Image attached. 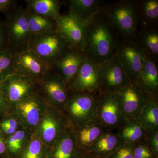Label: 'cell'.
Here are the masks:
<instances>
[{
	"mask_svg": "<svg viewBox=\"0 0 158 158\" xmlns=\"http://www.w3.org/2000/svg\"><path fill=\"white\" fill-rule=\"evenodd\" d=\"M69 125L63 111L49 105L33 133L50 148Z\"/></svg>",
	"mask_w": 158,
	"mask_h": 158,
	"instance_id": "52a82bcc",
	"label": "cell"
},
{
	"mask_svg": "<svg viewBox=\"0 0 158 158\" xmlns=\"http://www.w3.org/2000/svg\"><path fill=\"white\" fill-rule=\"evenodd\" d=\"M56 23L57 31L62 37L72 47L83 52L87 24L69 13L61 15Z\"/></svg>",
	"mask_w": 158,
	"mask_h": 158,
	"instance_id": "9a60e30c",
	"label": "cell"
},
{
	"mask_svg": "<svg viewBox=\"0 0 158 158\" xmlns=\"http://www.w3.org/2000/svg\"><path fill=\"white\" fill-rule=\"evenodd\" d=\"M7 156L6 138L0 131V157Z\"/></svg>",
	"mask_w": 158,
	"mask_h": 158,
	"instance_id": "f35d334b",
	"label": "cell"
},
{
	"mask_svg": "<svg viewBox=\"0 0 158 158\" xmlns=\"http://www.w3.org/2000/svg\"><path fill=\"white\" fill-rule=\"evenodd\" d=\"M134 145L121 143L112 153L105 158H133Z\"/></svg>",
	"mask_w": 158,
	"mask_h": 158,
	"instance_id": "836d02e7",
	"label": "cell"
},
{
	"mask_svg": "<svg viewBox=\"0 0 158 158\" xmlns=\"http://www.w3.org/2000/svg\"><path fill=\"white\" fill-rule=\"evenodd\" d=\"M23 127L20 119L12 110H9L0 118V131L6 139Z\"/></svg>",
	"mask_w": 158,
	"mask_h": 158,
	"instance_id": "4dcf8cb0",
	"label": "cell"
},
{
	"mask_svg": "<svg viewBox=\"0 0 158 158\" xmlns=\"http://www.w3.org/2000/svg\"><path fill=\"white\" fill-rule=\"evenodd\" d=\"M25 10L26 16L32 35L57 30L56 21L35 13L27 7Z\"/></svg>",
	"mask_w": 158,
	"mask_h": 158,
	"instance_id": "4316f807",
	"label": "cell"
},
{
	"mask_svg": "<svg viewBox=\"0 0 158 158\" xmlns=\"http://www.w3.org/2000/svg\"><path fill=\"white\" fill-rule=\"evenodd\" d=\"M85 59L82 51L72 48L54 63L52 68L65 82L69 88Z\"/></svg>",
	"mask_w": 158,
	"mask_h": 158,
	"instance_id": "e0dca14e",
	"label": "cell"
},
{
	"mask_svg": "<svg viewBox=\"0 0 158 158\" xmlns=\"http://www.w3.org/2000/svg\"><path fill=\"white\" fill-rule=\"evenodd\" d=\"M38 90L50 106L63 110L69 97V90L52 68L38 82Z\"/></svg>",
	"mask_w": 158,
	"mask_h": 158,
	"instance_id": "30bf717a",
	"label": "cell"
},
{
	"mask_svg": "<svg viewBox=\"0 0 158 158\" xmlns=\"http://www.w3.org/2000/svg\"><path fill=\"white\" fill-rule=\"evenodd\" d=\"M8 48L13 52L20 50L28 45L32 34L26 14L25 9L16 6L6 14Z\"/></svg>",
	"mask_w": 158,
	"mask_h": 158,
	"instance_id": "5b68a950",
	"label": "cell"
},
{
	"mask_svg": "<svg viewBox=\"0 0 158 158\" xmlns=\"http://www.w3.org/2000/svg\"><path fill=\"white\" fill-rule=\"evenodd\" d=\"M98 92H77L69 90L68 100L62 111L75 130L84 127L97 119Z\"/></svg>",
	"mask_w": 158,
	"mask_h": 158,
	"instance_id": "3957f363",
	"label": "cell"
},
{
	"mask_svg": "<svg viewBox=\"0 0 158 158\" xmlns=\"http://www.w3.org/2000/svg\"><path fill=\"white\" fill-rule=\"evenodd\" d=\"M14 52L9 48L0 50V83L13 74Z\"/></svg>",
	"mask_w": 158,
	"mask_h": 158,
	"instance_id": "1f68e13d",
	"label": "cell"
},
{
	"mask_svg": "<svg viewBox=\"0 0 158 158\" xmlns=\"http://www.w3.org/2000/svg\"><path fill=\"white\" fill-rule=\"evenodd\" d=\"M157 156L158 155L148 146L144 140L134 145L133 158H156Z\"/></svg>",
	"mask_w": 158,
	"mask_h": 158,
	"instance_id": "d6a6232c",
	"label": "cell"
},
{
	"mask_svg": "<svg viewBox=\"0 0 158 158\" xmlns=\"http://www.w3.org/2000/svg\"><path fill=\"white\" fill-rule=\"evenodd\" d=\"M102 11L121 41L135 43L140 26L137 1L122 0L106 3Z\"/></svg>",
	"mask_w": 158,
	"mask_h": 158,
	"instance_id": "7a4b0ae2",
	"label": "cell"
},
{
	"mask_svg": "<svg viewBox=\"0 0 158 158\" xmlns=\"http://www.w3.org/2000/svg\"><path fill=\"white\" fill-rule=\"evenodd\" d=\"M147 133L136 119H125L118 129L121 143L134 144L144 141Z\"/></svg>",
	"mask_w": 158,
	"mask_h": 158,
	"instance_id": "cb8c5ba5",
	"label": "cell"
},
{
	"mask_svg": "<svg viewBox=\"0 0 158 158\" xmlns=\"http://www.w3.org/2000/svg\"><path fill=\"white\" fill-rule=\"evenodd\" d=\"M49 105L38 90L10 110L18 116L24 127L34 132Z\"/></svg>",
	"mask_w": 158,
	"mask_h": 158,
	"instance_id": "ba28073f",
	"label": "cell"
},
{
	"mask_svg": "<svg viewBox=\"0 0 158 158\" xmlns=\"http://www.w3.org/2000/svg\"><path fill=\"white\" fill-rule=\"evenodd\" d=\"M140 27L156 24L158 20V0L137 1Z\"/></svg>",
	"mask_w": 158,
	"mask_h": 158,
	"instance_id": "f1b7e54d",
	"label": "cell"
},
{
	"mask_svg": "<svg viewBox=\"0 0 158 158\" xmlns=\"http://www.w3.org/2000/svg\"><path fill=\"white\" fill-rule=\"evenodd\" d=\"M136 119L147 132L158 131V98L150 99Z\"/></svg>",
	"mask_w": 158,
	"mask_h": 158,
	"instance_id": "484cf974",
	"label": "cell"
},
{
	"mask_svg": "<svg viewBox=\"0 0 158 158\" xmlns=\"http://www.w3.org/2000/svg\"><path fill=\"white\" fill-rule=\"evenodd\" d=\"M83 153L77 144L75 130L70 125L49 148L47 158H80Z\"/></svg>",
	"mask_w": 158,
	"mask_h": 158,
	"instance_id": "ac0fdd59",
	"label": "cell"
},
{
	"mask_svg": "<svg viewBox=\"0 0 158 158\" xmlns=\"http://www.w3.org/2000/svg\"><path fill=\"white\" fill-rule=\"evenodd\" d=\"M130 82L116 55L101 65V86L99 92H119Z\"/></svg>",
	"mask_w": 158,
	"mask_h": 158,
	"instance_id": "5bb4252c",
	"label": "cell"
},
{
	"mask_svg": "<svg viewBox=\"0 0 158 158\" xmlns=\"http://www.w3.org/2000/svg\"><path fill=\"white\" fill-rule=\"evenodd\" d=\"M80 158H95L89 155L88 154L86 153L83 152L82 154V156H81Z\"/></svg>",
	"mask_w": 158,
	"mask_h": 158,
	"instance_id": "ab89813d",
	"label": "cell"
},
{
	"mask_svg": "<svg viewBox=\"0 0 158 158\" xmlns=\"http://www.w3.org/2000/svg\"><path fill=\"white\" fill-rule=\"evenodd\" d=\"M8 48L7 29L5 22L0 19V50Z\"/></svg>",
	"mask_w": 158,
	"mask_h": 158,
	"instance_id": "d590c367",
	"label": "cell"
},
{
	"mask_svg": "<svg viewBox=\"0 0 158 158\" xmlns=\"http://www.w3.org/2000/svg\"><path fill=\"white\" fill-rule=\"evenodd\" d=\"M125 119H137L150 97L133 82H130L118 92Z\"/></svg>",
	"mask_w": 158,
	"mask_h": 158,
	"instance_id": "2e32d148",
	"label": "cell"
},
{
	"mask_svg": "<svg viewBox=\"0 0 158 158\" xmlns=\"http://www.w3.org/2000/svg\"><path fill=\"white\" fill-rule=\"evenodd\" d=\"M156 158H158V156L156 157Z\"/></svg>",
	"mask_w": 158,
	"mask_h": 158,
	"instance_id": "b9f144b4",
	"label": "cell"
},
{
	"mask_svg": "<svg viewBox=\"0 0 158 158\" xmlns=\"http://www.w3.org/2000/svg\"><path fill=\"white\" fill-rule=\"evenodd\" d=\"M67 2L69 13L86 24L102 11L106 3L100 0H69Z\"/></svg>",
	"mask_w": 158,
	"mask_h": 158,
	"instance_id": "44dd1931",
	"label": "cell"
},
{
	"mask_svg": "<svg viewBox=\"0 0 158 158\" xmlns=\"http://www.w3.org/2000/svg\"><path fill=\"white\" fill-rule=\"evenodd\" d=\"M17 6L16 1L0 0V12H3L6 14Z\"/></svg>",
	"mask_w": 158,
	"mask_h": 158,
	"instance_id": "8d00e7d4",
	"label": "cell"
},
{
	"mask_svg": "<svg viewBox=\"0 0 158 158\" xmlns=\"http://www.w3.org/2000/svg\"><path fill=\"white\" fill-rule=\"evenodd\" d=\"M120 41L102 11L87 23L83 54L86 59L101 65L116 54Z\"/></svg>",
	"mask_w": 158,
	"mask_h": 158,
	"instance_id": "6da1fadb",
	"label": "cell"
},
{
	"mask_svg": "<svg viewBox=\"0 0 158 158\" xmlns=\"http://www.w3.org/2000/svg\"><path fill=\"white\" fill-rule=\"evenodd\" d=\"M115 55L130 81L135 83L146 54L135 43L121 41Z\"/></svg>",
	"mask_w": 158,
	"mask_h": 158,
	"instance_id": "7c38bea8",
	"label": "cell"
},
{
	"mask_svg": "<svg viewBox=\"0 0 158 158\" xmlns=\"http://www.w3.org/2000/svg\"><path fill=\"white\" fill-rule=\"evenodd\" d=\"M38 88V83L34 79L13 74L0 83V89L5 94L12 109L27 98Z\"/></svg>",
	"mask_w": 158,
	"mask_h": 158,
	"instance_id": "8fae6325",
	"label": "cell"
},
{
	"mask_svg": "<svg viewBox=\"0 0 158 158\" xmlns=\"http://www.w3.org/2000/svg\"><path fill=\"white\" fill-rule=\"evenodd\" d=\"M150 97L158 98V68L156 58L146 56L135 82Z\"/></svg>",
	"mask_w": 158,
	"mask_h": 158,
	"instance_id": "d6986e66",
	"label": "cell"
},
{
	"mask_svg": "<svg viewBox=\"0 0 158 158\" xmlns=\"http://www.w3.org/2000/svg\"><path fill=\"white\" fill-rule=\"evenodd\" d=\"M49 148L33 133L25 147L15 158H47Z\"/></svg>",
	"mask_w": 158,
	"mask_h": 158,
	"instance_id": "f546056e",
	"label": "cell"
},
{
	"mask_svg": "<svg viewBox=\"0 0 158 158\" xmlns=\"http://www.w3.org/2000/svg\"><path fill=\"white\" fill-rule=\"evenodd\" d=\"M144 141L150 149L158 155V131L147 132Z\"/></svg>",
	"mask_w": 158,
	"mask_h": 158,
	"instance_id": "e575fe53",
	"label": "cell"
},
{
	"mask_svg": "<svg viewBox=\"0 0 158 158\" xmlns=\"http://www.w3.org/2000/svg\"><path fill=\"white\" fill-rule=\"evenodd\" d=\"M156 25V24H155ZM141 26L138 31L135 43L146 56L157 58L158 31L155 25Z\"/></svg>",
	"mask_w": 158,
	"mask_h": 158,
	"instance_id": "603a6c76",
	"label": "cell"
},
{
	"mask_svg": "<svg viewBox=\"0 0 158 158\" xmlns=\"http://www.w3.org/2000/svg\"><path fill=\"white\" fill-rule=\"evenodd\" d=\"M107 131L97 119L84 127L75 130L78 146L83 152H85L103 133Z\"/></svg>",
	"mask_w": 158,
	"mask_h": 158,
	"instance_id": "7402d4cb",
	"label": "cell"
},
{
	"mask_svg": "<svg viewBox=\"0 0 158 158\" xmlns=\"http://www.w3.org/2000/svg\"><path fill=\"white\" fill-rule=\"evenodd\" d=\"M32 134L31 130L23 127L6 138L7 156L12 158H16L25 147Z\"/></svg>",
	"mask_w": 158,
	"mask_h": 158,
	"instance_id": "83f0119b",
	"label": "cell"
},
{
	"mask_svg": "<svg viewBox=\"0 0 158 158\" xmlns=\"http://www.w3.org/2000/svg\"><path fill=\"white\" fill-rule=\"evenodd\" d=\"M97 119L109 131L118 130L125 119L118 92L98 93Z\"/></svg>",
	"mask_w": 158,
	"mask_h": 158,
	"instance_id": "8992f818",
	"label": "cell"
},
{
	"mask_svg": "<svg viewBox=\"0 0 158 158\" xmlns=\"http://www.w3.org/2000/svg\"><path fill=\"white\" fill-rule=\"evenodd\" d=\"M27 47L52 67L73 48L57 30L32 35Z\"/></svg>",
	"mask_w": 158,
	"mask_h": 158,
	"instance_id": "277c9868",
	"label": "cell"
},
{
	"mask_svg": "<svg viewBox=\"0 0 158 158\" xmlns=\"http://www.w3.org/2000/svg\"><path fill=\"white\" fill-rule=\"evenodd\" d=\"M121 143L118 130L107 131L103 133L85 152L95 158H105Z\"/></svg>",
	"mask_w": 158,
	"mask_h": 158,
	"instance_id": "ffe728a7",
	"label": "cell"
},
{
	"mask_svg": "<svg viewBox=\"0 0 158 158\" xmlns=\"http://www.w3.org/2000/svg\"><path fill=\"white\" fill-rule=\"evenodd\" d=\"M9 106L5 94L0 89V118L9 111Z\"/></svg>",
	"mask_w": 158,
	"mask_h": 158,
	"instance_id": "74e56055",
	"label": "cell"
},
{
	"mask_svg": "<svg viewBox=\"0 0 158 158\" xmlns=\"http://www.w3.org/2000/svg\"><path fill=\"white\" fill-rule=\"evenodd\" d=\"M52 68L28 47L14 52L13 60L14 74L28 77L38 83Z\"/></svg>",
	"mask_w": 158,
	"mask_h": 158,
	"instance_id": "9c48e42d",
	"label": "cell"
},
{
	"mask_svg": "<svg viewBox=\"0 0 158 158\" xmlns=\"http://www.w3.org/2000/svg\"><path fill=\"white\" fill-rule=\"evenodd\" d=\"M101 79V65L85 58L69 89L74 92L96 93L99 91Z\"/></svg>",
	"mask_w": 158,
	"mask_h": 158,
	"instance_id": "4fadbf2b",
	"label": "cell"
},
{
	"mask_svg": "<svg viewBox=\"0 0 158 158\" xmlns=\"http://www.w3.org/2000/svg\"><path fill=\"white\" fill-rule=\"evenodd\" d=\"M0 158H12L8 156H4L2 157H1Z\"/></svg>",
	"mask_w": 158,
	"mask_h": 158,
	"instance_id": "60d3db41",
	"label": "cell"
},
{
	"mask_svg": "<svg viewBox=\"0 0 158 158\" xmlns=\"http://www.w3.org/2000/svg\"><path fill=\"white\" fill-rule=\"evenodd\" d=\"M27 8L35 13L56 21L61 16L62 2L59 0H27Z\"/></svg>",
	"mask_w": 158,
	"mask_h": 158,
	"instance_id": "d4e9b609",
	"label": "cell"
}]
</instances>
